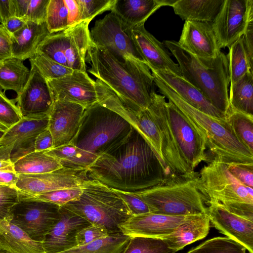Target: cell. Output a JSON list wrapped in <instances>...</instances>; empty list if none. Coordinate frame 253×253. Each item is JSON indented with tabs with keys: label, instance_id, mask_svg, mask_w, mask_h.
<instances>
[{
	"label": "cell",
	"instance_id": "cell-1",
	"mask_svg": "<svg viewBox=\"0 0 253 253\" xmlns=\"http://www.w3.org/2000/svg\"><path fill=\"white\" fill-rule=\"evenodd\" d=\"M89 175L109 188L129 193L150 188L171 174L150 145L135 129L118 148L88 167Z\"/></svg>",
	"mask_w": 253,
	"mask_h": 253
},
{
	"label": "cell",
	"instance_id": "cell-2",
	"mask_svg": "<svg viewBox=\"0 0 253 253\" xmlns=\"http://www.w3.org/2000/svg\"><path fill=\"white\" fill-rule=\"evenodd\" d=\"M85 62L91 66L88 71L130 107L137 111L149 107L156 85L145 64L132 58L121 62L91 41Z\"/></svg>",
	"mask_w": 253,
	"mask_h": 253
},
{
	"label": "cell",
	"instance_id": "cell-3",
	"mask_svg": "<svg viewBox=\"0 0 253 253\" xmlns=\"http://www.w3.org/2000/svg\"><path fill=\"white\" fill-rule=\"evenodd\" d=\"M153 76L159 92L188 118L202 137L213 158L226 165L253 164V153L237 138L226 120L214 118L194 108L166 84Z\"/></svg>",
	"mask_w": 253,
	"mask_h": 253
},
{
	"label": "cell",
	"instance_id": "cell-4",
	"mask_svg": "<svg viewBox=\"0 0 253 253\" xmlns=\"http://www.w3.org/2000/svg\"><path fill=\"white\" fill-rule=\"evenodd\" d=\"M163 43L175 58L181 77L200 90L227 117L230 111V80L226 55L221 52L215 58H201L182 49L175 41L166 40Z\"/></svg>",
	"mask_w": 253,
	"mask_h": 253
},
{
	"label": "cell",
	"instance_id": "cell-5",
	"mask_svg": "<svg viewBox=\"0 0 253 253\" xmlns=\"http://www.w3.org/2000/svg\"><path fill=\"white\" fill-rule=\"evenodd\" d=\"M149 206L152 213L169 215L206 213L209 199L195 170L169 174L160 184L134 193Z\"/></svg>",
	"mask_w": 253,
	"mask_h": 253
},
{
	"label": "cell",
	"instance_id": "cell-6",
	"mask_svg": "<svg viewBox=\"0 0 253 253\" xmlns=\"http://www.w3.org/2000/svg\"><path fill=\"white\" fill-rule=\"evenodd\" d=\"M133 130L119 114L97 103L85 110L78 132L70 143L98 157L125 143Z\"/></svg>",
	"mask_w": 253,
	"mask_h": 253
},
{
	"label": "cell",
	"instance_id": "cell-7",
	"mask_svg": "<svg viewBox=\"0 0 253 253\" xmlns=\"http://www.w3.org/2000/svg\"><path fill=\"white\" fill-rule=\"evenodd\" d=\"M62 207L91 224L103 226L109 234L122 232L121 225L132 216L113 189L92 178L85 182L78 199Z\"/></svg>",
	"mask_w": 253,
	"mask_h": 253
},
{
	"label": "cell",
	"instance_id": "cell-8",
	"mask_svg": "<svg viewBox=\"0 0 253 253\" xmlns=\"http://www.w3.org/2000/svg\"><path fill=\"white\" fill-rule=\"evenodd\" d=\"M199 173L203 187L209 201L219 203L238 216L253 221V190L238 181L227 165L209 159Z\"/></svg>",
	"mask_w": 253,
	"mask_h": 253
},
{
	"label": "cell",
	"instance_id": "cell-9",
	"mask_svg": "<svg viewBox=\"0 0 253 253\" xmlns=\"http://www.w3.org/2000/svg\"><path fill=\"white\" fill-rule=\"evenodd\" d=\"M89 23L83 21L49 35L41 43L37 51L73 70L86 73L85 58L91 43Z\"/></svg>",
	"mask_w": 253,
	"mask_h": 253
},
{
	"label": "cell",
	"instance_id": "cell-10",
	"mask_svg": "<svg viewBox=\"0 0 253 253\" xmlns=\"http://www.w3.org/2000/svg\"><path fill=\"white\" fill-rule=\"evenodd\" d=\"M90 37L93 44L105 49L121 62L132 58L146 64L133 37L131 28L113 11L95 22Z\"/></svg>",
	"mask_w": 253,
	"mask_h": 253
},
{
	"label": "cell",
	"instance_id": "cell-11",
	"mask_svg": "<svg viewBox=\"0 0 253 253\" xmlns=\"http://www.w3.org/2000/svg\"><path fill=\"white\" fill-rule=\"evenodd\" d=\"M60 206L19 195L6 218L33 240L42 242L58 221Z\"/></svg>",
	"mask_w": 253,
	"mask_h": 253
},
{
	"label": "cell",
	"instance_id": "cell-12",
	"mask_svg": "<svg viewBox=\"0 0 253 253\" xmlns=\"http://www.w3.org/2000/svg\"><path fill=\"white\" fill-rule=\"evenodd\" d=\"M253 22V0H224L211 25L220 49L228 47Z\"/></svg>",
	"mask_w": 253,
	"mask_h": 253
},
{
	"label": "cell",
	"instance_id": "cell-13",
	"mask_svg": "<svg viewBox=\"0 0 253 253\" xmlns=\"http://www.w3.org/2000/svg\"><path fill=\"white\" fill-rule=\"evenodd\" d=\"M95 83L98 103L125 119L145 139L154 151L162 156L159 130L147 110L137 111L131 108L100 81L96 79Z\"/></svg>",
	"mask_w": 253,
	"mask_h": 253
},
{
	"label": "cell",
	"instance_id": "cell-14",
	"mask_svg": "<svg viewBox=\"0 0 253 253\" xmlns=\"http://www.w3.org/2000/svg\"><path fill=\"white\" fill-rule=\"evenodd\" d=\"M168 119L179 152L190 169L194 171L209 158L206 144L195 127L170 101L166 103Z\"/></svg>",
	"mask_w": 253,
	"mask_h": 253
},
{
	"label": "cell",
	"instance_id": "cell-15",
	"mask_svg": "<svg viewBox=\"0 0 253 253\" xmlns=\"http://www.w3.org/2000/svg\"><path fill=\"white\" fill-rule=\"evenodd\" d=\"M90 178L88 169L62 168L44 173L19 174L15 187L20 195L31 197L56 190L82 187Z\"/></svg>",
	"mask_w": 253,
	"mask_h": 253
},
{
	"label": "cell",
	"instance_id": "cell-16",
	"mask_svg": "<svg viewBox=\"0 0 253 253\" xmlns=\"http://www.w3.org/2000/svg\"><path fill=\"white\" fill-rule=\"evenodd\" d=\"M166 97L155 93L147 109L159 130L163 159L171 174L180 175L192 171L182 158L168 119Z\"/></svg>",
	"mask_w": 253,
	"mask_h": 253
},
{
	"label": "cell",
	"instance_id": "cell-17",
	"mask_svg": "<svg viewBox=\"0 0 253 253\" xmlns=\"http://www.w3.org/2000/svg\"><path fill=\"white\" fill-rule=\"evenodd\" d=\"M14 100L23 117L49 116L54 99L47 81L34 65L31 64L28 81Z\"/></svg>",
	"mask_w": 253,
	"mask_h": 253
},
{
	"label": "cell",
	"instance_id": "cell-18",
	"mask_svg": "<svg viewBox=\"0 0 253 253\" xmlns=\"http://www.w3.org/2000/svg\"><path fill=\"white\" fill-rule=\"evenodd\" d=\"M47 82L54 101L75 103L85 109L98 103L95 81L86 72L74 70L71 74Z\"/></svg>",
	"mask_w": 253,
	"mask_h": 253
},
{
	"label": "cell",
	"instance_id": "cell-19",
	"mask_svg": "<svg viewBox=\"0 0 253 253\" xmlns=\"http://www.w3.org/2000/svg\"><path fill=\"white\" fill-rule=\"evenodd\" d=\"M85 109L78 104L55 100L49 114L47 128L53 139V148L69 144L77 134Z\"/></svg>",
	"mask_w": 253,
	"mask_h": 253
},
{
	"label": "cell",
	"instance_id": "cell-20",
	"mask_svg": "<svg viewBox=\"0 0 253 253\" xmlns=\"http://www.w3.org/2000/svg\"><path fill=\"white\" fill-rule=\"evenodd\" d=\"M206 214L220 233L253 253V221L230 212L218 203L208 202Z\"/></svg>",
	"mask_w": 253,
	"mask_h": 253
},
{
	"label": "cell",
	"instance_id": "cell-21",
	"mask_svg": "<svg viewBox=\"0 0 253 253\" xmlns=\"http://www.w3.org/2000/svg\"><path fill=\"white\" fill-rule=\"evenodd\" d=\"M192 215H169L152 212L133 215L121 225V229L131 237L161 238L172 233Z\"/></svg>",
	"mask_w": 253,
	"mask_h": 253
},
{
	"label": "cell",
	"instance_id": "cell-22",
	"mask_svg": "<svg viewBox=\"0 0 253 253\" xmlns=\"http://www.w3.org/2000/svg\"><path fill=\"white\" fill-rule=\"evenodd\" d=\"M60 217L42 242L45 253H59L77 246L76 236L91 224L80 215L61 206Z\"/></svg>",
	"mask_w": 253,
	"mask_h": 253
},
{
	"label": "cell",
	"instance_id": "cell-23",
	"mask_svg": "<svg viewBox=\"0 0 253 253\" xmlns=\"http://www.w3.org/2000/svg\"><path fill=\"white\" fill-rule=\"evenodd\" d=\"M177 42L182 49L201 58H215L221 52L210 22L185 21Z\"/></svg>",
	"mask_w": 253,
	"mask_h": 253
},
{
	"label": "cell",
	"instance_id": "cell-24",
	"mask_svg": "<svg viewBox=\"0 0 253 253\" xmlns=\"http://www.w3.org/2000/svg\"><path fill=\"white\" fill-rule=\"evenodd\" d=\"M131 31L146 65L152 72L168 71L181 76L179 66L170 57L168 48L150 33L144 25L131 27Z\"/></svg>",
	"mask_w": 253,
	"mask_h": 253
},
{
	"label": "cell",
	"instance_id": "cell-25",
	"mask_svg": "<svg viewBox=\"0 0 253 253\" xmlns=\"http://www.w3.org/2000/svg\"><path fill=\"white\" fill-rule=\"evenodd\" d=\"M152 74L166 84L192 107L214 118L226 120L224 114L216 109L200 90L181 76L164 70L152 72Z\"/></svg>",
	"mask_w": 253,
	"mask_h": 253
},
{
	"label": "cell",
	"instance_id": "cell-26",
	"mask_svg": "<svg viewBox=\"0 0 253 253\" xmlns=\"http://www.w3.org/2000/svg\"><path fill=\"white\" fill-rule=\"evenodd\" d=\"M49 35L46 22L27 21L18 31L11 35L12 56L24 61L37 52L41 43Z\"/></svg>",
	"mask_w": 253,
	"mask_h": 253
},
{
	"label": "cell",
	"instance_id": "cell-27",
	"mask_svg": "<svg viewBox=\"0 0 253 253\" xmlns=\"http://www.w3.org/2000/svg\"><path fill=\"white\" fill-rule=\"evenodd\" d=\"M173 0H116L113 11L126 26L144 25L147 19L163 6H172Z\"/></svg>",
	"mask_w": 253,
	"mask_h": 253
},
{
	"label": "cell",
	"instance_id": "cell-28",
	"mask_svg": "<svg viewBox=\"0 0 253 253\" xmlns=\"http://www.w3.org/2000/svg\"><path fill=\"white\" fill-rule=\"evenodd\" d=\"M210 223L206 213L193 215L172 233L161 238L176 253L185 246L206 237L210 231Z\"/></svg>",
	"mask_w": 253,
	"mask_h": 253
},
{
	"label": "cell",
	"instance_id": "cell-29",
	"mask_svg": "<svg viewBox=\"0 0 253 253\" xmlns=\"http://www.w3.org/2000/svg\"><path fill=\"white\" fill-rule=\"evenodd\" d=\"M0 250L9 253H45L36 241L7 219L0 220Z\"/></svg>",
	"mask_w": 253,
	"mask_h": 253
},
{
	"label": "cell",
	"instance_id": "cell-30",
	"mask_svg": "<svg viewBox=\"0 0 253 253\" xmlns=\"http://www.w3.org/2000/svg\"><path fill=\"white\" fill-rule=\"evenodd\" d=\"M224 0H176L174 13L185 21L211 23Z\"/></svg>",
	"mask_w": 253,
	"mask_h": 253
},
{
	"label": "cell",
	"instance_id": "cell-31",
	"mask_svg": "<svg viewBox=\"0 0 253 253\" xmlns=\"http://www.w3.org/2000/svg\"><path fill=\"white\" fill-rule=\"evenodd\" d=\"M49 116L24 118L7 129L0 139V146L14 142V146L35 140L36 136L47 128Z\"/></svg>",
	"mask_w": 253,
	"mask_h": 253
},
{
	"label": "cell",
	"instance_id": "cell-32",
	"mask_svg": "<svg viewBox=\"0 0 253 253\" xmlns=\"http://www.w3.org/2000/svg\"><path fill=\"white\" fill-rule=\"evenodd\" d=\"M30 70L23 61L13 57L0 62V86L4 91L12 90L18 95L25 85Z\"/></svg>",
	"mask_w": 253,
	"mask_h": 253
},
{
	"label": "cell",
	"instance_id": "cell-33",
	"mask_svg": "<svg viewBox=\"0 0 253 253\" xmlns=\"http://www.w3.org/2000/svg\"><path fill=\"white\" fill-rule=\"evenodd\" d=\"M229 101L230 110L253 116V71L230 84Z\"/></svg>",
	"mask_w": 253,
	"mask_h": 253
},
{
	"label": "cell",
	"instance_id": "cell-34",
	"mask_svg": "<svg viewBox=\"0 0 253 253\" xmlns=\"http://www.w3.org/2000/svg\"><path fill=\"white\" fill-rule=\"evenodd\" d=\"M45 153L57 159L63 168L75 169H88L98 158L71 143L45 151Z\"/></svg>",
	"mask_w": 253,
	"mask_h": 253
},
{
	"label": "cell",
	"instance_id": "cell-35",
	"mask_svg": "<svg viewBox=\"0 0 253 253\" xmlns=\"http://www.w3.org/2000/svg\"><path fill=\"white\" fill-rule=\"evenodd\" d=\"M13 168L18 174H36L51 172L63 167L57 159L42 151H34L19 159L13 164Z\"/></svg>",
	"mask_w": 253,
	"mask_h": 253
},
{
	"label": "cell",
	"instance_id": "cell-36",
	"mask_svg": "<svg viewBox=\"0 0 253 253\" xmlns=\"http://www.w3.org/2000/svg\"><path fill=\"white\" fill-rule=\"evenodd\" d=\"M130 238L122 232L110 233L91 243L59 253H122Z\"/></svg>",
	"mask_w": 253,
	"mask_h": 253
},
{
	"label": "cell",
	"instance_id": "cell-37",
	"mask_svg": "<svg viewBox=\"0 0 253 253\" xmlns=\"http://www.w3.org/2000/svg\"><path fill=\"white\" fill-rule=\"evenodd\" d=\"M226 55L229 64L230 84L240 79L247 73L253 71V57L246 49L242 36L228 47Z\"/></svg>",
	"mask_w": 253,
	"mask_h": 253
},
{
	"label": "cell",
	"instance_id": "cell-38",
	"mask_svg": "<svg viewBox=\"0 0 253 253\" xmlns=\"http://www.w3.org/2000/svg\"><path fill=\"white\" fill-rule=\"evenodd\" d=\"M226 121L237 138L253 153V116L230 110Z\"/></svg>",
	"mask_w": 253,
	"mask_h": 253
},
{
	"label": "cell",
	"instance_id": "cell-39",
	"mask_svg": "<svg viewBox=\"0 0 253 253\" xmlns=\"http://www.w3.org/2000/svg\"><path fill=\"white\" fill-rule=\"evenodd\" d=\"M122 253H175L162 238L142 236L131 237Z\"/></svg>",
	"mask_w": 253,
	"mask_h": 253
},
{
	"label": "cell",
	"instance_id": "cell-40",
	"mask_svg": "<svg viewBox=\"0 0 253 253\" xmlns=\"http://www.w3.org/2000/svg\"><path fill=\"white\" fill-rule=\"evenodd\" d=\"M247 249L228 238L217 237L207 240L187 253H247Z\"/></svg>",
	"mask_w": 253,
	"mask_h": 253
},
{
	"label": "cell",
	"instance_id": "cell-41",
	"mask_svg": "<svg viewBox=\"0 0 253 253\" xmlns=\"http://www.w3.org/2000/svg\"><path fill=\"white\" fill-rule=\"evenodd\" d=\"M45 22L50 34L69 28L68 12L64 0H49Z\"/></svg>",
	"mask_w": 253,
	"mask_h": 253
},
{
	"label": "cell",
	"instance_id": "cell-42",
	"mask_svg": "<svg viewBox=\"0 0 253 253\" xmlns=\"http://www.w3.org/2000/svg\"><path fill=\"white\" fill-rule=\"evenodd\" d=\"M29 61L47 81L62 78L71 74L74 71L37 51L29 58Z\"/></svg>",
	"mask_w": 253,
	"mask_h": 253
},
{
	"label": "cell",
	"instance_id": "cell-43",
	"mask_svg": "<svg viewBox=\"0 0 253 253\" xmlns=\"http://www.w3.org/2000/svg\"><path fill=\"white\" fill-rule=\"evenodd\" d=\"M83 186L54 190L31 197L19 195L51 203L61 207L70 201L78 199L82 193Z\"/></svg>",
	"mask_w": 253,
	"mask_h": 253
},
{
	"label": "cell",
	"instance_id": "cell-44",
	"mask_svg": "<svg viewBox=\"0 0 253 253\" xmlns=\"http://www.w3.org/2000/svg\"><path fill=\"white\" fill-rule=\"evenodd\" d=\"M15 102L14 99H9L2 90L0 91V124L7 129L16 124L23 118Z\"/></svg>",
	"mask_w": 253,
	"mask_h": 253
},
{
	"label": "cell",
	"instance_id": "cell-45",
	"mask_svg": "<svg viewBox=\"0 0 253 253\" xmlns=\"http://www.w3.org/2000/svg\"><path fill=\"white\" fill-rule=\"evenodd\" d=\"M81 12V22L89 21L97 15L112 10L116 0H77Z\"/></svg>",
	"mask_w": 253,
	"mask_h": 253
},
{
	"label": "cell",
	"instance_id": "cell-46",
	"mask_svg": "<svg viewBox=\"0 0 253 253\" xmlns=\"http://www.w3.org/2000/svg\"><path fill=\"white\" fill-rule=\"evenodd\" d=\"M19 201V192L15 187L0 185V220L8 217L11 209Z\"/></svg>",
	"mask_w": 253,
	"mask_h": 253
},
{
	"label": "cell",
	"instance_id": "cell-47",
	"mask_svg": "<svg viewBox=\"0 0 253 253\" xmlns=\"http://www.w3.org/2000/svg\"><path fill=\"white\" fill-rule=\"evenodd\" d=\"M113 189L125 202L132 216L151 212L147 204L134 193Z\"/></svg>",
	"mask_w": 253,
	"mask_h": 253
},
{
	"label": "cell",
	"instance_id": "cell-48",
	"mask_svg": "<svg viewBox=\"0 0 253 253\" xmlns=\"http://www.w3.org/2000/svg\"><path fill=\"white\" fill-rule=\"evenodd\" d=\"M227 166L231 174L241 183L253 188V164L231 163Z\"/></svg>",
	"mask_w": 253,
	"mask_h": 253
},
{
	"label": "cell",
	"instance_id": "cell-49",
	"mask_svg": "<svg viewBox=\"0 0 253 253\" xmlns=\"http://www.w3.org/2000/svg\"><path fill=\"white\" fill-rule=\"evenodd\" d=\"M109 234L103 226L91 224L82 229L76 236L77 246L91 243Z\"/></svg>",
	"mask_w": 253,
	"mask_h": 253
},
{
	"label": "cell",
	"instance_id": "cell-50",
	"mask_svg": "<svg viewBox=\"0 0 253 253\" xmlns=\"http://www.w3.org/2000/svg\"><path fill=\"white\" fill-rule=\"evenodd\" d=\"M49 0H30L25 20L38 23L45 22Z\"/></svg>",
	"mask_w": 253,
	"mask_h": 253
},
{
	"label": "cell",
	"instance_id": "cell-51",
	"mask_svg": "<svg viewBox=\"0 0 253 253\" xmlns=\"http://www.w3.org/2000/svg\"><path fill=\"white\" fill-rule=\"evenodd\" d=\"M11 57L10 36L0 24V62Z\"/></svg>",
	"mask_w": 253,
	"mask_h": 253
},
{
	"label": "cell",
	"instance_id": "cell-52",
	"mask_svg": "<svg viewBox=\"0 0 253 253\" xmlns=\"http://www.w3.org/2000/svg\"><path fill=\"white\" fill-rule=\"evenodd\" d=\"M64 0L68 9L69 28L82 22L81 9L77 0Z\"/></svg>",
	"mask_w": 253,
	"mask_h": 253
},
{
	"label": "cell",
	"instance_id": "cell-53",
	"mask_svg": "<svg viewBox=\"0 0 253 253\" xmlns=\"http://www.w3.org/2000/svg\"><path fill=\"white\" fill-rule=\"evenodd\" d=\"M53 148L52 135L47 128L39 133L35 141V152L47 151Z\"/></svg>",
	"mask_w": 253,
	"mask_h": 253
},
{
	"label": "cell",
	"instance_id": "cell-54",
	"mask_svg": "<svg viewBox=\"0 0 253 253\" xmlns=\"http://www.w3.org/2000/svg\"><path fill=\"white\" fill-rule=\"evenodd\" d=\"M14 143L13 142L0 146V169H6L14 171L13 164L10 160V155Z\"/></svg>",
	"mask_w": 253,
	"mask_h": 253
},
{
	"label": "cell",
	"instance_id": "cell-55",
	"mask_svg": "<svg viewBox=\"0 0 253 253\" xmlns=\"http://www.w3.org/2000/svg\"><path fill=\"white\" fill-rule=\"evenodd\" d=\"M26 22L22 18L12 16L0 25L10 36L20 30L25 25Z\"/></svg>",
	"mask_w": 253,
	"mask_h": 253
},
{
	"label": "cell",
	"instance_id": "cell-56",
	"mask_svg": "<svg viewBox=\"0 0 253 253\" xmlns=\"http://www.w3.org/2000/svg\"><path fill=\"white\" fill-rule=\"evenodd\" d=\"M15 16L13 0H0V22L3 24L8 18Z\"/></svg>",
	"mask_w": 253,
	"mask_h": 253
},
{
	"label": "cell",
	"instance_id": "cell-57",
	"mask_svg": "<svg viewBox=\"0 0 253 253\" xmlns=\"http://www.w3.org/2000/svg\"><path fill=\"white\" fill-rule=\"evenodd\" d=\"M13 2L15 16L24 19L27 12L30 0H13Z\"/></svg>",
	"mask_w": 253,
	"mask_h": 253
},
{
	"label": "cell",
	"instance_id": "cell-58",
	"mask_svg": "<svg viewBox=\"0 0 253 253\" xmlns=\"http://www.w3.org/2000/svg\"><path fill=\"white\" fill-rule=\"evenodd\" d=\"M5 131V130L0 128V139L3 136Z\"/></svg>",
	"mask_w": 253,
	"mask_h": 253
},
{
	"label": "cell",
	"instance_id": "cell-59",
	"mask_svg": "<svg viewBox=\"0 0 253 253\" xmlns=\"http://www.w3.org/2000/svg\"><path fill=\"white\" fill-rule=\"evenodd\" d=\"M0 128L2 129H3V130H7V128L5 127L4 126H3V125H2L1 124H0Z\"/></svg>",
	"mask_w": 253,
	"mask_h": 253
},
{
	"label": "cell",
	"instance_id": "cell-60",
	"mask_svg": "<svg viewBox=\"0 0 253 253\" xmlns=\"http://www.w3.org/2000/svg\"><path fill=\"white\" fill-rule=\"evenodd\" d=\"M0 253H9L7 252H5L4 251L0 250Z\"/></svg>",
	"mask_w": 253,
	"mask_h": 253
},
{
	"label": "cell",
	"instance_id": "cell-61",
	"mask_svg": "<svg viewBox=\"0 0 253 253\" xmlns=\"http://www.w3.org/2000/svg\"><path fill=\"white\" fill-rule=\"evenodd\" d=\"M4 170H9V169H0V174L1 173V172ZM13 171V170H12Z\"/></svg>",
	"mask_w": 253,
	"mask_h": 253
},
{
	"label": "cell",
	"instance_id": "cell-62",
	"mask_svg": "<svg viewBox=\"0 0 253 253\" xmlns=\"http://www.w3.org/2000/svg\"><path fill=\"white\" fill-rule=\"evenodd\" d=\"M2 90V89L1 87H0V91H1V90Z\"/></svg>",
	"mask_w": 253,
	"mask_h": 253
}]
</instances>
